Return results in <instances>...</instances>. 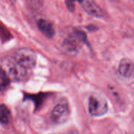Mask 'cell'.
<instances>
[{"instance_id": "1", "label": "cell", "mask_w": 134, "mask_h": 134, "mask_svg": "<svg viewBox=\"0 0 134 134\" xmlns=\"http://www.w3.org/2000/svg\"><path fill=\"white\" fill-rule=\"evenodd\" d=\"M14 58L16 61L26 69H31L36 64L37 56L33 50L27 48H22L17 50Z\"/></svg>"}, {"instance_id": "2", "label": "cell", "mask_w": 134, "mask_h": 134, "mask_svg": "<svg viewBox=\"0 0 134 134\" xmlns=\"http://www.w3.org/2000/svg\"><path fill=\"white\" fill-rule=\"evenodd\" d=\"M108 110L105 98L101 96L94 94L89 98L88 111L93 116H101L105 115Z\"/></svg>"}, {"instance_id": "3", "label": "cell", "mask_w": 134, "mask_h": 134, "mask_svg": "<svg viewBox=\"0 0 134 134\" xmlns=\"http://www.w3.org/2000/svg\"><path fill=\"white\" fill-rule=\"evenodd\" d=\"M26 69L17 62L14 58L7 64V73L10 81L14 82H21L25 79L27 75Z\"/></svg>"}, {"instance_id": "4", "label": "cell", "mask_w": 134, "mask_h": 134, "mask_svg": "<svg viewBox=\"0 0 134 134\" xmlns=\"http://www.w3.org/2000/svg\"><path fill=\"white\" fill-rule=\"evenodd\" d=\"M69 116V111L67 102H60L55 106L51 113V120L54 124H61L68 120Z\"/></svg>"}, {"instance_id": "5", "label": "cell", "mask_w": 134, "mask_h": 134, "mask_svg": "<svg viewBox=\"0 0 134 134\" xmlns=\"http://www.w3.org/2000/svg\"><path fill=\"white\" fill-rule=\"evenodd\" d=\"M80 3L88 14L98 18L104 15L103 10L94 0H81Z\"/></svg>"}, {"instance_id": "6", "label": "cell", "mask_w": 134, "mask_h": 134, "mask_svg": "<svg viewBox=\"0 0 134 134\" xmlns=\"http://www.w3.org/2000/svg\"><path fill=\"white\" fill-rule=\"evenodd\" d=\"M119 72L125 78H130L134 75V64L129 59H122L119 63Z\"/></svg>"}, {"instance_id": "7", "label": "cell", "mask_w": 134, "mask_h": 134, "mask_svg": "<svg viewBox=\"0 0 134 134\" xmlns=\"http://www.w3.org/2000/svg\"><path fill=\"white\" fill-rule=\"evenodd\" d=\"M37 26L42 34L48 38H52L55 34V29L50 21L45 19H40L37 21Z\"/></svg>"}, {"instance_id": "8", "label": "cell", "mask_w": 134, "mask_h": 134, "mask_svg": "<svg viewBox=\"0 0 134 134\" xmlns=\"http://www.w3.org/2000/svg\"><path fill=\"white\" fill-rule=\"evenodd\" d=\"M10 120V112L7 107L3 104L0 107V121L2 124H8Z\"/></svg>"}, {"instance_id": "9", "label": "cell", "mask_w": 134, "mask_h": 134, "mask_svg": "<svg viewBox=\"0 0 134 134\" xmlns=\"http://www.w3.org/2000/svg\"><path fill=\"white\" fill-rule=\"evenodd\" d=\"M0 78H1V79H0L1 80V91H3V90L4 89L6 88L7 86L9 85L10 79H9L7 73H6V72H5L3 69H1V71Z\"/></svg>"}, {"instance_id": "10", "label": "cell", "mask_w": 134, "mask_h": 134, "mask_svg": "<svg viewBox=\"0 0 134 134\" xmlns=\"http://www.w3.org/2000/svg\"><path fill=\"white\" fill-rule=\"evenodd\" d=\"M26 1L31 9L38 10L42 7L44 0H26Z\"/></svg>"}, {"instance_id": "11", "label": "cell", "mask_w": 134, "mask_h": 134, "mask_svg": "<svg viewBox=\"0 0 134 134\" xmlns=\"http://www.w3.org/2000/svg\"><path fill=\"white\" fill-rule=\"evenodd\" d=\"M65 3H66V6L68 7V9H69L71 11H73L75 9V5L73 3V0H66L65 1Z\"/></svg>"}, {"instance_id": "12", "label": "cell", "mask_w": 134, "mask_h": 134, "mask_svg": "<svg viewBox=\"0 0 134 134\" xmlns=\"http://www.w3.org/2000/svg\"><path fill=\"white\" fill-rule=\"evenodd\" d=\"M73 1H81V0H73Z\"/></svg>"}, {"instance_id": "13", "label": "cell", "mask_w": 134, "mask_h": 134, "mask_svg": "<svg viewBox=\"0 0 134 134\" xmlns=\"http://www.w3.org/2000/svg\"><path fill=\"white\" fill-rule=\"evenodd\" d=\"M133 1H134V0H133Z\"/></svg>"}]
</instances>
